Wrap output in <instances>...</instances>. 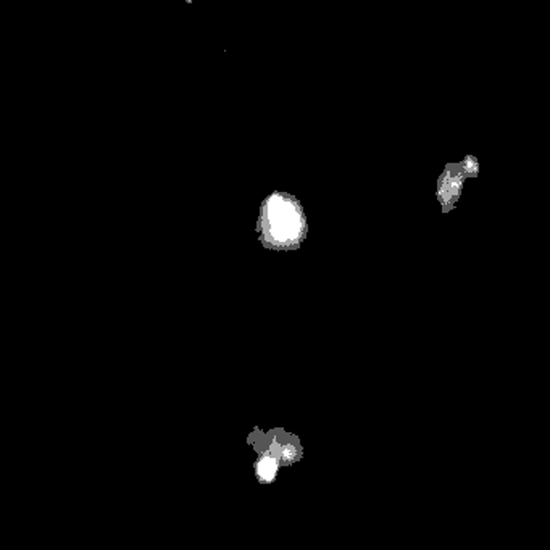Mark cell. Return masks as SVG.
I'll list each match as a JSON object with an SVG mask.
<instances>
[{
  "label": "cell",
  "instance_id": "obj_1",
  "mask_svg": "<svg viewBox=\"0 0 550 550\" xmlns=\"http://www.w3.org/2000/svg\"><path fill=\"white\" fill-rule=\"evenodd\" d=\"M270 217L271 223H273V234L277 239H289L297 234V215L291 205L281 201H275L270 205Z\"/></svg>",
  "mask_w": 550,
  "mask_h": 550
},
{
  "label": "cell",
  "instance_id": "obj_2",
  "mask_svg": "<svg viewBox=\"0 0 550 550\" xmlns=\"http://www.w3.org/2000/svg\"><path fill=\"white\" fill-rule=\"evenodd\" d=\"M259 473H260L261 476H263L265 479L273 478V475H275V463L271 462L270 458L263 460V462H261L260 466H259Z\"/></svg>",
  "mask_w": 550,
  "mask_h": 550
}]
</instances>
